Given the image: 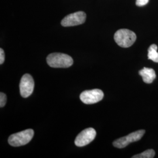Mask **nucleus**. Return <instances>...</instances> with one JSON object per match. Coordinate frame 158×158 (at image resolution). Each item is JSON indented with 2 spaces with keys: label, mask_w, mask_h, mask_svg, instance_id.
<instances>
[{
  "label": "nucleus",
  "mask_w": 158,
  "mask_h": 158,
  "mask_svg": "<svg viewBox=\"0 0 158 158\" xmlns=\"http://www.w3.org/2000/svg\"><path fill=\"white\" fill-rule=\"evenodd\" d=\"M34 135V130L32 129L24 130L10 136L8 138V143L14 147L25 145L31 141Z\"/></svg>",
  "instance_id": "nucleus-3"
},
{
  "label": "nucleus",
  "mask_w": 158,
  "mask_h": 158,
  "mask_svg": "<svg viewBox=\"0 0 158 158\" xmlns=\"http://www.w3.org/2000/svg\"><path fill=\"white\" fill-rule=\"evenodd\" d=\"M96 131L93 128H89L81 131L77 136L74 143L77 147H85L93 141L96 136Z\"/></svg>",
  "instance_id": "nucleus-7"
},
{
  "label": "nucleus",
  "mask_w": 158,
  "mask_h": 158,
  "mask_svg": "<svg viewBox=\"0 0 158 158\" xmlns=\"http://www.w3.org/2000/svg\"><path fill=\"white\" fill-rule=\"evenodd\" d=\"M158 46L155 44H153L149 46L148 49V59L152 60L154 62L158 63Z\"/></svg>",
  "instance_id": "nucleus-10"
},
{
  "label": "nucleus",
  "mask_w": 158,
  "mask_h": 158,
  "mask_svg": "<svg viewBox=\"0 0 158 158\" xmlns=\"http://www.w3.org/2000/svg\"><path fill=\"white\" fill-rule=\"evenodd\" d=\"M86 19L85 12L78 11L70 14L64 17L61 22L63 27H73L84 23Z\"/></svg>",
  "instance_id": "nucleus-5"
},
{
  "label": "nucleus",
  "mask_w": 158,
  "mask_h": 158,
  "mask_svg": "<svg viewBox=\"0 0 158 158\" xmlns=\"http://www.w3.org/2000/svg\"><path fill=\"white\" fill-rule=\"evenodd\" d=\"M115 42L122 48H129L132 45L136 40V34L127 29H121L117 31L114 36Z\"/></svg>",
  "instance_id": "nucleus-2"
},
{
  "label": "nucleus",
  "mask_w": 158,
  "mask_h": 158,
  "mask_svg": "<svg viewBox=\"0 0 158 158\" xmlns=\"http://www.w3.org/2000/svg\"><path fill=\"white\" fill-rule=\"evenodd\" d=\"M6 102V96L2 92L0 93V107H3Z\"/></svg>",
  "instance_id": "nucleus-12"
},
{
  "label": "nucleus",
  "mask_w": 158,
  "mask_h": 158,
  "mask_svg": "<svg viewBox=\"0 0 158 158\" xmlns=\"http://www.w3.org/2000/svg\"><path fill=\"white\" fill-rule=\"evenodd\" d=\"M145 133L143 130H138L131 133L129 135L120 138L113 142L114 147L117 148H124L128 146L131 143L138 141L142 138Z\"/></svg>",
  "instance_id": "nucleus-4"
},
{
  "label": "nucleus",
  "mask_w": 158,
  "mask_h": 158,
  "mask_svg": "<svg viewBox=\"0 0 158 158\" xmlns=\"http://www.w3.org/2000/svg\"><path fill=\"white\" fill-rule=\"evenodd\" d=\"M48 64L53 68H68L73 64L72 57L62 53H52L46 57Z\"/></svg>",
  "instance_id": "nucleus-1"
},
{
  "label": "nucleus",
  "mask_w": 158,
  "mask_h": 158,
  "mask_svg": "<svg viewBox=\"0 0 158 158\" xmlns=\"http://www.w3.org/2000/svg\"><path fill=\"white\" fill-rule=\"evenodd\" d=\"M149 2V0H136V5L138 6H145Z\"/></svg>",
  "instance_id": "nucleus-13"
},
{
  "label": "nucleus",
  "mask_w": 158,
  "mask_h": 158,
  "mask_svg": "<svg viewBox=\"0 0 158 158\" xmlns=\"http://www.w3.org/2000/svg\"><path fill=\"white\" fill-rule=\"evenodd\" d=\"M35 83L32 77L29 74H25L21 79L19 89L20 94L23 98L28 97L33 93Z\"/></svg>",
  "instance_id": "nucleus-8"
},
{
  "label": "nucleus",
  "mask_w": 158,
  "mask_h": 158,
  "mask_svg": "<svg viewBox=\"0 0 158 158\" xmlns=\"http://www.w3.org/2000/svg\"><path fill=\"white\" fill-rule=\"evenodd\" d=\"M155 155V152L153 149H148L145 151L143 152L140 154L136 155L133 156L132 158H154Z\"/></svg>",
  "instance_id": "nucleus-11"
},
{
  "label": "nucleus",
  "mask_w": 158,
  "mask_h": 158,
  "mask_svg": "<svg viewBox=\"0 0 158 158\" xmlns=\"http://www.w3.org/2000/svg\"><path fill=\"white\" fill-rule=\"evenodd\" d=\"M5 60V53L4 50L1 48L0 49V64H2L4 62Z\"/></svg>",
  "instance_id": "nucleus-14"
},
{
  "label": "nucleus",
  "mask_w": 158,
  "mask_h": 158,
  "mask_svg": "<svg viewBox=\"0 0 158 158\" xmlns=\"http://www.w3.org/2000/svg\"><path fill=\"white\" fill-rule=\"evenodd\" d=\"M104 97V93L100 89H93L82 92L80 96L81 101L85 104H93L100 102Z\"/></svg>",
  "instance_id": "nucleus-6"
},
{
  "label": "nucleus",
  "mask_w": 158,
  "mask_h": 158,
  "mask_svg": "<svg viewBox=\"0 0 158 158\" xmlns=\"http://www.w3.org/2000/svg\"><path fill=\"white\" fill-rule=\"evenodd\" d=\"M139 74L141 76L143 81L147 84H151L156 78L155 70L151 68H143L139 71Z\"/></svg>",
  "instance_id": "nucleus-9"
}]
</instances>
